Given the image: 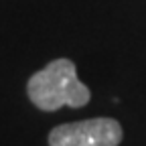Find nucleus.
<instances>
[{"mask_svg":"<svg viewBox=\"0 0 146 146\" xmlns=\"http://www.w3.org/2000/svg\"><path fill=\"white\" fill-rule=\"evenodd\" d=\"M27 94L43 112H55L63 106L83 108L91 98L87 85L77 79L75 63L71 59H55L36 71L27 83Z\"/></svg>","mask_w":146,"mask_h":146,"instance_id":"nucleus-1","label":"nucleus"},{"mask_svg":"<svg viewBox=\"0 0 146 146\" xmlns=\"http://www.w3.org/2000/svg\"><path fill=\"white\" fill-rule=\"evenodd\" d=\"M122 136V126L114 118H91L53 128L49 146H118Z\"/></svg>","mask_w":146,"mask_h":146,"instance_id":"nucleus-2","label":"nucleus"}]
</instances>
